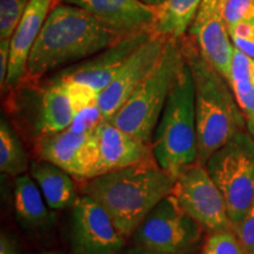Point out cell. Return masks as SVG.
Returning a JSON list of instances; mask_svg holds the SVG:
<instances>
[{"label": "cell", "mask_w": 254, "mask_h": 254, "mask_svg": "<svg viewBox=\"0 0 254 254\" xmlns=\"http://www.w3.org/2000/svg\"><path fill=\"white\" fill-rule=\"evenodd\" d=\"M124 37L84 8L60 2L34 43L24 80L33 84L52 69L90 58Z\"/></svg>", "instance_id": "cell-1"}, {"label": "cell", "mask_w": 254, "mask_h": 254, "mask_svg": "<svg viewBox=\"0 0 254 254\" xmlns=\"http://www.w3.org/2000/svg\"><path fill=\"white\" fill-rule=\"evenodd\" d=\"M174 180L157 161L147 159L85 180L81 193L97 201L128 239L152 209L171 194Z\"/></svg>", "instance_id": "cell-2"}, {"label": "cell", "mask_w": 254, "mask_h": 254, "mask_svg": "<svg viewBox=\"0 0 254 254\" xmlns=\"http://www.w3.org/2000/svg\"><path fill=\"white\" fill-rule=\"evenodd\" d=\"M194 81L198 160L205 165L215 151L246 128V117L224 79L200 55L192 37L179 44Z\"/></svg>", "instance_id": "cell-3"}, {"label": "cell", "mask_w": 254, "mask_h": 254, "mask_svg": "<svg viewBox=\"0 0 254 254\" xmlns=\"http://www.w3.org/2000/svg\"><path fill=\"white\" fill-rule=\"evenodd\" d=\"M151 148L157 164L174 179L198 160L194 81L186 62L168 94Z\"/></svg>", "instance_id": "cell-4"}, {"label": "cell", "mask_w": 254, "mask_h": 254, "mask_svg": "<svg viewBox=\"0 0 254 254\" xmlns=\"http://www.w3.org/2000/svg\"><path fill=\"white\" fill-rule=\"evenodd\" d=\"M184 62L178 40L168 39L155 71L109 122L144 144L152 145L155 127Z\"/></svg>", "instance_id": "cell-5"}, {"label": "cell", "mask_w": 254, "mask_h": 254, "mask_svg": "<svg viewBox=\"0 0 254 254\" xmlns=\"http://www.w3.org/2000/svg\"><path fill=\"white\" fill-rule=\"evenodd\" d=\"M205 167L224 196L233 228L254 200V140L249 131L238 132L208 158Z\"/></svg>", "instance_id": "cell-6"}, {"label": "cell", "mask_w": 254, "mask_h": 254, "mask_svg": "<svg viewBox=\"0 0 254 254\" xmlns=\"http://www.w3.org/2000/svg\"><path fill=\"white\" fill-rule=\"evenodd\" d=\"M202 228L180 208L172 194L161 200L133 233L142 249L171 254L192 252L201 240Z\"/></svg>", "instance_id": "cell-7"}, {"label": "cell", "mask_w": 254, "mask_h": 254, "mask_svg": "<svg viewBox=\"0 0 254 254\" xmlns=\"http://www.w3.org/2000/svg\"><path fill=\"white\" fill-rule=\"evenodd\" d=\"M171 194L208 233L232 228L224 196L205 165L194 163L184 168L174 180Z\"/></svg>", "instance_id": "cell-8"}, {"label": "cell", "mask_w": 254, "mask_h": 254, "mask_svg": "<svg viewBox=\"0 0 254 254\" xmlns=\"http://www.w3.org/2000/svg\"><path fill=\"white\" fill-rule=\"evenodd\" d=\"M37 159L55 164L77 180L98 176V150L94 129L73 133L69 129L34 139Z\"/></svg>", "instance_id": "cell-9"}, {"label": "cell", "mask_w": 254, "mask_h": 254, "mask_svg": "<svg viewBox=\"0 0 254 254\" xmlns=\"http://www.w3.org/2000/svg\"><path fill=\"white\" fill-rule=\"evenodd\" d=\"M167 39L152 36L136 49L124 63L109 86L98 97V104L104 118L109 120L128 98L150 78L164 55Z\"/></svg>", "instance_id": "cell-10"}, {"label": "cell", "mask_w": 254, "mask_h": 254, "mask_svg": "<svg viewBox=\"0 0 254 254\" xmlns=\"http://www.w3.org/2000/svg\"><path fill=\"white\" fill-rule=\"evenodd\" d=\"M112 218L86 194L72 206L71 245L75 254H116L125 245Z\"/></svg>", "instance_id": "cell-11"}, {"label": "cell", "mask_w": 254, "mask_h": 254, "mask_svg": "<svg viewBox=\"0 0 254 254\" xmlns=\"http://www.w3.org/2000/svg\"><path fill=\"white\" fill-rule=\"evenodd\" d=\"M152 34L151 31H142L124 37L112 46L90 57L86 62L64 69L56 79L86 85L100 93L109 86L128 57Z\"/></svg>", "instance_id": "cell-12"}, {"label": "cell", "mask_w": 254, "mask_h": 254, "mask_svg": "<svg viewBox=\"0 0 254 254\" xmlns=\"http://www.w3.org/2000/svg\"><path fill=\"white\" fill-rule=\"evenodd\" d=\"M189 32L190 36L194 38L202 58L228 82L234 45L230 40L220 9L199 7Z\"/></svg>", "instance_id": "cell-13"}, {"label": "cell", "mask_w": 254, "mask_h": 254, "mask_svg": "<svg viewBox=\"0 0 254 254\" xmlns=\"http://www.w3.org/2000/svg\"><path fill=\"white\" fill-rule=\"evenodd\" d=\"M94 136L98 150V176L133 166L153 157L151 145L127 134L106 119L95 127Z\"/></svg>", "instance_id": "cell-14"}, {"label": "cell", "mask_w": 254, "mask_h": 254, "mask_svg": "<svg viewBox=\"0 0 254 254\" xmlns=\"http://www.w3.org/2000/svg\"><path fill=\"white\" fill-rule=\"evenodd\" d=\"M60 4L59 0H30L20 23L11 38V52L5 87L14 88L24 81L27 63L47 15Z\"/></svg>", "instance_id": "cell-15"}, {"label": "cell", "mask_w": 254, "mask_h": 254, "mask_svg": "<svg viewBox=\"0 0 254 254\" xmlns=\"http://www.w3.org/2000/svg\"><path fill=\"white\" fill-rule=\"evenodd\" d=\"M63 2L84 8L122 36L151 31L155 17L154 6L142 0H63Z\"/></svg>", "instance_id": "cell-16"}, {"label": "cell", "mask_w": 254, "mask_h": 254, "mask_svg": "<svg viewBox=\"0 0 254 254\" xmlns=\"http://www.w3.org/2000/svg\"><path fill=\"white\" fill-rule=\"evenodd\" d=\"M74 107L67 87L53 79L38 95L33 127L36 138L67 129L74 119Z\"/></svg>", "instance_id": "cell-17"}, {"label": "cell", "mask_w": 254, "mask_h": 254, "mask_svg": "<svg viewBox=\"0 0 254 254\" xmlns=\"http://www.w3.org/2000/svg\"><path fill=\"white\" fill-rule=\"evenodd\" d=\"M28 172L39 186L50 209L72 207L79 198L74 178L55 164L38 159L31 163Z\"/></svg>", "instance_id": "cell-18"}, {"label": "cell", "mask_w": 254, "mask_h": 254, "mask_svg": "<svg viewBox=\"0 0 254 254\" xmlns=\"http://www.w3.org/2000/svg\"><path fill=\"white\" fill-rule=\"evenodd\" d=\"M14 212L21 226L27 230H41L52 222L43 193L31 174L25 173L14 179Z\"/></svg>", "instance_id": "cell-19"}, {"label": "cell", "mask_w": 254, "mask_h": 254, "mask_svg": "<svg viewBox=\"0 0 254 254\" xmlns=\"http://www.w3.org/2000/svg\"><path fill=\"white\" fill-rule=\"evenodd\" d=\"M200 4L201 0H164L154 6L155 17L151 32L167 40H180L190 30Z\"/></svg>", "instance_id": "cell-20"}, {"label": "cell", "mask_w": 254, "mask_h": 254, "mask_svg": "<svg viewBox=\"0 0 254 254\" xmlns=\"http://www.w3.org/2000/svg\"><path fill=\"white\" fill-rule=\"evenodd\" d=\"M26 152L20 139L7 120H0V171L8 177L17 178L30 171Z\"/></svg>", "instance_id": "cell-21"}, {"label": "cell", "mask_w": 254, "mask_h": 254, "mask_svg": "<svg viewBox=\"0 0 254 254\" xmlns=\"http://www.w3.org/2000/svg\"><path fill=\"white\" fill-rule=\"evenodd\" d=\"M200 254H245L233 228L209 233Z\"/></svg>", "instance_id": "cell-22"}, {"label": "cell", "mask_w": 254, "mask_h": 254, "mask_svg": "<svg viewBox=\"0 0 254 254\" xmlns=\"http://www.w3.org/2000/svg\"><path fill=\"white\" fill-rule=\"evenodd\" d=\"M30 0H0V40L11 39Z\"/></svg>", "instance_id": "cell-23"}, {"label": "cell", "mask_w": 254, "mask_h": 254, "mask_svg": "<svg viewBox=\"0 0 254 254\" xmlns=\"http://www.w3.org/2000/svg\"><path fill=\"white\" fill-rule=\"evenodd\" d=\"M220 12L230 31L241 21L254 20V0H224Z\"/></svg>", "instance_id": "cell-24"}, {"label": "cell", "mask_w": 254, "mask_h": 254, "mask_svg": "<svg viewBox=\"0 0 254 254\" xmlns=\"http://www.w3.org/2000/svg\"><path fill=\"white\" fill-rule=\"evenodd\" d=\"M105 118L101 112L98 100L85 105L74 114V119L67 129L73 133H85L92 131L103 122Z\"/></svg>", "instance_id": "cell-25"}, {"label": "cell", "mask_w": 254, "mask_h": 254, "mask_svg": "<svg viewBox=\"0 0 254 254\" xmlns=\"http://www.w3.org/2000/svg\"><path fill=\"white\" fill-rule=\"evenodd\" d=\"M228 33L234 47L254 59V20L241 21Z\"/></svg>", "instance_id": "cell-26"}, {"label": "cell", "mask_w": 254, "mask_h": 254, "mask_svg": "<svg viewBox=\"0 0 254 254\" xmlns=\"http://www.w3.org/2000/svg\"><path fill=\"white\" fill-rule=\"evenodd\" d=\"M245 254H254V200L245 217L233 227Z\"/></svg>", "instance_id": "cell-27"}, {"label": "cell", "mask_w": 254, "mask_h": 254, "mask_svg": "<svg viewBox=\"0 0 254 254\" xmlns=\"http://www.w3.org/2000/svg\"><path fill=\"white\" fill-rule=\"evenodd\" d=\"M9 52H11V39L0 40V85L1 88H5L6 78H7Z\"/></svg>", "instance_id": "cell-28"}, {"label": "cell", "mask_w": 254, "mask_h": 254, "mask_svg": "<svg viewBox=\"0 0 254 254\" xmlns=\"http://www.w3.org/2000/svg\"><path fill=\"white\" fill-rule=\"evenodd\" d=\"M0 254H20L17 239L4 231L0 234Z\"/></svg>", "instance_id": "cell-29"}, {"label": "cell", "mask_w": 254, "mask_h": 254, "mask_svg": "<svg viewBox=\"0 0 254 254\" xmlns=\"http://www.w3.org/2000/svg\"><path fill=\"white\" fill-rule=\"evenodd\" d=\"M222 1H224V0H201V4H200V7L220 9Z\"/></svg>", "instance_id": "cell-30"}, {"label": "cell", "mask_w": 254, "mask_h": 254, "mask_svg": "<svg viewBox=\"0 0 254 254\" xmlns=\"http://www.w3.org/2000/svg\"><path fill=\"white\" fill-rule=\"evenodd\" d=\"M126 254H171V253H164V252H155V251L146 250L142 247H136V249L129 250Z\"/></svg>", "instance_id": "cell-31"}, {"label": "cell", "mask_w": 254, "mask_h": 254, "mask_svg": "<svg viewBox=\"0 0 254 254\" xmlns=\"http://www.w3.org/2000/svg\"><path fill=\"white\" fill-rule=\"evenodd\" d=\"M246 129L249 131L251 136L254 140V117H249L246 118Z\"/></svg>", "instance_id": "cell-32"}, {"label": "cell", "mask_w": 254, "mask_h": 254, "mask_svg": "<svg viewBox=\"0 0 254 254\" xmlns=\"http://www.w3.org/2000/svg\"><path fill=\"white\" fill-rule=\"evenodd\" d=\"M142 1L146 2V4H148V5L157 6V5H160L164 0H142Z\"/></svg>", "instance_id": "cell-33"}, {"label": "cell", "mask_w": 254, "mask_h": 254, "mask_svg": "<svg viewBox=\"0 0 254 254\" xmlns=\"http://www.w3.org/2000/svg\"><path fill=\"white\" fill-rule=\"evenodd\" d=\"M38 254H57V253L51 252V251H47V252H41V253H38Z\"/></svg>", "instance_id": "cell-34"}, {"label": "cell", "mask_w": 254, "mask_h": 254, "mask_svg": "<svg viewBox=\"0 0 254 254\" xmlns=\"http://www.w3.org/2000/svg\"><path fill=\"white\" fill-rule=\"evenodd\" d=\"M63 1V0H59V2H62Z\"/></svg>", "instance_id": "cell-35"}]
</instances>
